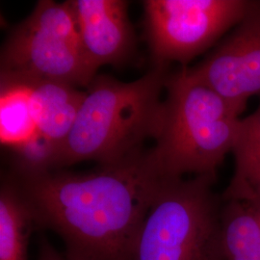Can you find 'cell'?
<instances>
[{
    "instance_id": "obj_3",
    "label": "cell",
    "mask_w": 260,
    "mask_h": 260,
    "mask_svg": "<svg viewBox=\"0 0 260 260\" xmlns=\"http://www.w3.org/2000/svg\"><path fill=\"white\" fill-rule=\"evenodd\" d=\"M163 121L149 153L168 179L216 176L232 152L241 113L188 74L168 75Z\"/></svg>"
},
{
    "instance_id": "obj_13",
    "label": "cell",
    "mask_w": 260,
    "mask_h": 260,
    "mask_svg": "<svg viewBox=\"0 0 260 260\" xmlns=\"http://www.w3.org/2000/svg\"><path fill=\"white\" fill-rule=\"evenodd\" d=\"M38 260H68L62 256L47 241H42L40 244V252Z\"/></svg>"
},
{
    "instance_id": "obj_11",
    "label": "cell",
    "mask_w": 260,
    "mask_h": 260,
    "mask_svg": "<svg viewBox=\"0 0 260 260\" xmlns=\"http://www.w3.org/2000/svg\"><path fill=\"white\" fill-rule=\"evenodd\" d=\"M232 153L234 171L223 199L226 201L260 200V105L240 119Z\"/></svg>"
},
{
    "instance_id": "obj_5",
    "label": "cell",
    "mask_w": 260,
    "mask_h": 260,
    "mask_svg": "<svg viewBox=\"0 0 260 260\" xmlns=\"http://www.w3.org/2000/svg\"><path fill=\"white\" fill-rule=\"evenodd\" d=\"M1 80L89 86L96 71L84 53L71 1H39L1 50Z\"/></svg>"
},
{
    "instance_id": "obj_9",
    "label": "cell",
    "mask_w": 260,
    "mask_h": 260,
    "mask_svg": "<svg viewBox=\"0 0 260 260\" xmlns=\"http://www.w3.org/2000/svg\"><path fill=\"white\" fill-rule=\"evenodd\" d=\"M19 82L25 84L27 88L34 137L18 150L25 148L41 149L53 153L57 160L86 93L67 84Z\"/></svg>"
},
{
    "instance_id": "obj_7",
    "label": "cell",
    "mask_w": 260,
    "mask_h": 260,
    "mask_svg": "<svg viewBox=\"0 0 260 260\" xmlns=\"http://www.w3.org/2000/svg\"><path fill=\"white\" fill-rule=\"evenodd\" d=\"M188 74L240 112L260 94V1L209 55Z\"/></svg>"
},
{
    "instance_id": "obj_6",
    "label": "cell",
    "mask_w": 260,
    "mask_h": 260,
    "mask_svg": "<svg viewBox=\"0 0 260 260\" xmlns=\"http://www.w3.org/2000/svg\"><path fill=\"white\" fill-rule=\"evenodd\" d=\"M251 0H147L146 34L154 67L196 56L232 31L248 14Z\"/></svg>"
},
{
    "instance_id": "obj_4",
    "label": "cell",
    "mask_w": 260,
    "mask_h": 260,
    "mask_svg": "<svg viewBox=\"0 0 260 260\" xmlns=\"http://www.w3.org/2000/svg\"><path fill=\"white\" fill-rule=\"evenodd\" d=\"M215 177L169 179L140 226L128 260H220Z\"/></svg>"
},
{
    "instance_id": "obj_1",
    "label": "cell",
    "mask_w": 260,
    "mask_h": 260,
    "mask_svg": "<svg viewBox=\"0 0 260 260\" xmlns=\"http://www.w3.org/2000/svg\"><path fill=\"white\" fill-rule=\"evenodd\" d=\"M11 177L37 226L62 238L68 260H128L141 224L169 180L149 150L88 173L60 169Z\"/></svg>"
},
{
    "instance_id": "obj_8",
    "label": "cell",
    "mask_w": 260,
    "mask_h": 260,
    "mask_svg": "<svg viewBox=\"0 0 260 260\" xmlns=\"http://www.w3.org/2000/svg\"><path fill=\"white\" fill-rule=\"evenodd\" d=\"M84 53L94 71L119 65L128 56L134 35L122 0H71Z\"/></svg>"
},
{
    "instance_id": "obj_10",
    "label": "cell",
    "mask_w": 260,
    "mask_h": 260,
    "mask_svg": "<svg viewBox=\"0 0 260 260\" xmlns=\"http://www.w3.org/2000/svg\"><path fill=\"white\" fill-rule=\"evenodd\" d=\"M220 260H260L259 201H226L218 233Z\"/></svg>"
},
{
    "instance_id": "obj_12",
    "label": "cell",
    "mask_w": 260,
    "mask_h": 260,
    "mask_svg": "<svg viewBox=\"0 0 260 260\" xmlns=\"http://www.w3.org/2000/svg\"><path fill=\"white\" fill-rule=\"evenodd\" d=\"M37 226L32 211L12 177L0 190V260H28L29 238Z\"/></svg>"
},
{
    "instance_id": "obj_2",
    "label": "cell",
    "mask_w": 260,
    "mask_h": 260,
    "mask_svg": "<svg viewBox=\"0 0 260 260\" xmlns=\"http://www.w3.org/2000/svg\"><path fill=\"white\" fill-rule=\"evenodd\" d=\"M166 68L153 67L132 82L95 76L56 160L55 170L83 161L119 162L143 151L162 126Z\"/></svg>"
}]
</instances>
